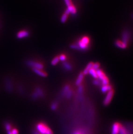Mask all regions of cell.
Here are the masks:
<instances>
[{
	"label": "cell",
	"instance_id": "836d02e7",
	"mask_svg": "<svg viewBox=\"0 0 133 134\" xmlns=\"http://www.w3.org/2000/svg\"><path fill=\"white\" fill-rule=\"evenodd\" d=\"M11 131L12 133L13 134H18V132L17 129H16L15 128L12 129L11 130Z\"/></svg>",
	"mask_w": 133,
	"mask_h": 134
},
{
	"label": "cell",
	"instance_id": "7402d4cb",
	"mask_svg": "<svg viewBox=\"0 0 133 134\" xmlns=\"http://www.w3.org/2000/svg\"><path fill=\"white\" fill-rule=\"evenodd\" d=\"M70 87L69 86L67 85L65 86V87L63 88V95H66L67 92L68 91V90H69L70 89Z\"/></svg>",
	"mask_w": 133,
	"mask_h": 134
},
{
	"label": "cell",
	"instance_id": "ac0fdd59",
	"mask_svg": "<svg viewBox=\"0 0 133 134\" xmlns=\"http://www.w3.org/2000/svg\"><path fill=\"white\" fill-rule=\"evenodd\" d=\"M36 92L38 94L39 96L42 97L44 96V94L43 92V90L40 88H36Z\"/></svg>",
	"mask_w": 133,
	"mask_h": 134
},
{
	"label": "cell",
	"instance_id": "277c9868",
	"mask_svg": "<svg viewBox=\"0 0 133 134\" xmlns=\"http://www.w3.org/2000/svg\"><path fill=\"white\" fill-rule=\"evenodd\" d=\"M121 126L118 123H114L111 128V134H119Z\"/></svg>",
	"mask_w": 133,
	"mask_h": 134
},
{
	"label": "cell",
	"instance_id": "8992f818",
	"mask_svg": "<svg viewBox=\"0 0 133 134\" xmlns=\"http://www.w3.org/2000/svg\"><path fill=\"white\" fill-rule=\"evenodd\" d=\"M130 37V35L127 31H124L122 34V42L127 45V43Z\"/></svg>",
	"mask_w": 133,
	"mask_h": 134
},
{
	"label": "cell",
	"instance_id": "44dd1931",
	"mask_svg": "<svg viewBox=\"0 0 133 134\" xmlns=\"http://www.w3.org/2000/svg\"><path fill=\"white\" fill-rule=\"evenodd\" d=\"M102 85H107L109 84V81L108 80V78L106 77L104 79L101 81Z\"/></svg>",
	"mask_w": 133,
	"mask_h": 134
},
{
	"label": "cell",
	"instance_id": "7c38bea8",
	"mask_svg": "<svg viewBox=\"0 0 133 134\" xmlns=\"http://www.w3.org/2000/svg\"><path fill=\"white\" fill-rule=\"evenodd\" d=\"M83 77H84V75L83 73H80L76 79L75 84L76 86H79L80 85L81 83L82 82L83 79Z\"/></svg>",
	"mask_w": 133,
	"mask_h": 134
},
{
	"label": "cell",
	"instance_id": "603a6c76",
	"mask_svg": "<svg viewBox=\"0 0 133 134\" xmlns=\"http://www.w3.org/2000/svg\"><path fill=\"white\" fill-rule=\"evenodd\" d=\"M99 66H100V65H99V63H93L92 68L93 69H94L96 70L99 69Z\"/></svg>",
	"mask_w": 133,
	"mask_h": 134
},
{
	"label": "cell",
	"instance_id": "cb8c5ba5",
	"mask_svg": "<svg viewBox=\"0 0 133 134\" xmlns=\"http://www.w3.org/2000/svg\"><path fill=\"white\" fill-rule=\"evenodd\" d=\"M5 128H6V130L7 131H11V124L9 123H6L5 125Z\"/></svg>",
	"mask_w": 133,
	"mask_h": 134
},
{
	"label": "cell",
	"instance_id": "5bb4252c",
	"mask_svg": "<svg viewBox=\"0 0 133 134\" xmlns=\"http://www.w3.org/2000/svg\"><path fill=\"white\" fill-rule=\"evenodd\" d=\"M88 73L90 74L92 77L93 78L95 79H97L98 78L97 74L96 73V70L94 69H91L90 70V71L88 72Z\"/></svg>",
	"mask_w": 133,
	"mask_h": 134
},
{
	"label": "cell",
	"instance_id": "9c48e42d",
	"mask_svg": "<svg viewBox=\"0 0 133 134\" xmlns=\"http://www.w3.org/2000/svg\"><path fill=\"white\" fill-rule=\"evenodd\" d=\"M111 90H112V87L109 84L107 85H102L101 88V92H102L104 93H107L108 92L110 91Z\"/></svg>",
	"mask_w": 133,
	"mask_h": 134
},
{
	"label": "cell",
	"instance_id": "e0dca14e",
	"mask_svg": "<svg viewBox=\"0 0 133 134\" xmlns=\"http://www.w3.org/2000/svg\"><path fill=\"white\" fill-rule=\"evenodd\" d=\"M80 41L82 42L83 43H84L85 44H86L87 45H88L89 42H90V39L87 37L86 36H84L82 38V39L80 40Z\"/></svg>",
	"mask_w": 133,
	"mask_h": 134
},
{
	"label": "cell",
	"instance_id": "4fadbf2b",
	"mask_svg": "<svg viewBox=\"0 0 133 134\" xmlns=\"http://www.w3.org/2000/svg\"><path fill=\"white\" fill-rule=\"evenodd\" d=\"M93 63H92V62H90L87 65L86 67L84 70H83V75H86L88 74V72L90 71V69H91L93 67Z\"/></svg>",
	"mask_w": 133,
	"mask_h": 134
},
{
	"label": "cell",
	"instance_id": "74e56055",
	"mask_svg": "<svg viewBox=\"0 0 133 134\" xmlns=\"http://www.w3.org/2000/svg\"><path fill=\"white\" fill-rule=\"evenodd\" d=\"M132 17L133 18V14H132Z\"/></svg>",
	"mask_w": 133,
	"mask_h": 134
},
{
	"label": "cell",
	"instance_id": "d6a6232c",
	"mask_svg": "<svg viewBox=\"0 0 133 134\" xmlns=\"http://www.w3.org/2000/svg\"><path fill=\"white\" fill-rule=\"evenodd\" d=\"M32 98L34 99V100H36V99H37V98L39 97V96L38 95V94L35 92H34L32 94Z\"/></svg>",
	"mask_w": 133,
	"mask_h": 134
},
{
	"label": "cell",
	"instance_id": "4316f807",
	"mask_svg": "<svg viewBox=\"0 0 133 134\" xmlns=\"http://www.w3.org/2000/svg\"><path fill=\"white\" fill-rule=\"evenodd\" d=\"M70 47L71 48L73 49H75V50H80L79 47L78 46V45L76 44H71L70 46Z\"/></svg>",
	"mask_w": 133,
	"mask_h": 134
},
{
	"label": "cell",
	"instance_id": "1f68e13d",
	"mask_svg": "<svg viewBox=\"0 0 133 134\" xmlns=\"http://www.w3.org/2000/svg\"><path fill=\"white\" fill-rule=\"evenodd\" d=\"M93 83L94 85H95L96 86H99V84H100L99 80H97V79H95V80H94L93 81Z\"/></svg>",
	"mask_w": 133,
	"mask_h": 134
},
{
	"label": "cell",
	"instance_id": "3957f363",
	"mask_svg": "<svg viewBox=\"0 0 133 134\" xmlns=\"http://www.w3.org/2000/svg\"><path fill=\"white\" fill-rule=\"evenodd\" d=\"M48 128L43 123H39L36 126L37 131L40 132V134H45Z\"/></svg>",
	"mask_w": 133,
	"mask_h": 134
},
{
	"label": "cell",
	"instance_id": "8d00e7d4",
	"mask_svg": "<svg viewBox=\"0 0 133 134\" xmlns=\"http://www.w3.org/2000/svg\"><path fill=\"white\" fill-rule=\"evenodd\" d=\"M7 134H13L12 133L11 131H7Z\"/></svg>",
	"mask_w": 133,
	"mask_h": 134
},
{
	"label": "cell",
	"instance_id": "2e32d148",
	"mask_svg": "<svg viewBox=\"0 0 133 134\" xmlns=\"http://www.w3.org/2000/svg\"><path fill=\"white\" fill-rule=\"evenodd\" d=\"M63 65L65 69H66L67 70L70 71V70H71V69L72 68V66H71V64H70V63H68V62H64Z\"/></svg>",
	"mask_w": 133,
	"mask_h": 134
},
{
	"label": "cell",
	"instance_id": "52a82bcc",
	"mask_svg": "<svg viewBox=\"0 0 133 134\" xmlns=\"http://www.w3.org/2000/svg\"><path fill=\"white\" fill-rule=\"evenodd\" d=\"M29 36V33L27 31L23 30L19 32L17 34V37L19 39H23L28 37Z\"/></svg>",
	"mask_w": 133,
	"mask_h": 134
},
{
	"label": "cell",
	"instance_id": "5b68a950",
	"mask_svg": "<svg viewBox=\"0 0 133 134\" xmlns=\"http://www.w3.org/2000/svg\"><path fill=\"white\" fill-rule=\"evenodd\" d=\"M76 8L72 4L71 6L68 7V8L65 10V14L68 15V14H76Z\"/></svg>",
	"mask_w": 133,
	"mask_h": 134
},
{
	"label": "cell",
	"instance_id": "d590c367",
	"mask_svg": "<svg viewBox=\"0 0 133 134\" xmlns=\"http://www.w3.org/2000/svg\"><path fill=\"white\" fill-rule=\"evenodd\" d=\"M33 134H40V133L38 131H35L33 132Z\"/></svg>",
	"mask_w": 133,
	"mask_h": 134
},
{
	"label": "cell",
	"instance_id": "83f0119b",
	"mask_svg": "<svg viewBox=\"0 0 133 134\" xmlns=\"http://www.w3.org/2000/svg\"><path fill=\"white\" fill-rule=\"evenodd\" d=\"M51 109H52L53 110H55L57 107V103L55 102L52 103V104L51 105Z\"/></svg>",
	"mask_w": 133,
	"mask_h": 134
},
{
	"label": "cell",
	"instance_id": "4dcf8cb0",
	"mask_svg": "<svg viewBox=\"0 0 133 134\" xmlns=\"http://www.w3.org/2000/svg\"><path fill=\"white\" fill-rule=\"evenodd\" d=\"M78 92L79 94L82 93L83 92V87L82 86H81V85L79 86V87L78 88Z\"/></svg>",
	"mask_w": 133,
	"mask_h": 134
},
{
	"label": "cell",
	"instance_id": "7a4b0ae2",
	"mask_svg": "<svg viewBox=\"0 0 133 134\" xmlns=\"http://www.w3.org/2000/svg\"><path fill=\"white\" fill-rule=\"evenodd\" d=\"M114 91L112 89L106 93V95L103 101V104L105 106H107L110 103L112 99Z\"/></svg>",
	"mask_w": 133,
	"mask_h": 134
},
{
	"label": "cell",
	"instance_id": "484cf974",
	"mask_svg": "<svg viewBox=\"0 0 133 134\" xmlns=\"http://www.w3.org/2000/svg\"><path fill=\"white\" fill-rule=\"evenodd\" d=\"M59 60H61V61H65L66 59V57L64 54H61L59 57Z\"/></svg>",
	"mask_w": 133,
	"mask_h": 134
},
{
	"label": "cell",
	"instance_id": "ba28073f",
	"mask_svg": "<svg viewBox=\"0 0 133 134\" xmlns=\"http://www.w3.org/2000/svg\"><path fill=\"white\" fill-rule=\"evenodd\" d=\"M96 71L97 76H98V78L100 81H102L106 77V76H105L104 73L102 71L101 69H99L96 70Z\"/></svg>",
	"mask_w": 133,
	"mask_h": 134
},
{
	"label": "cell",
	"instance_id": "6da1fadb",
	"mask_svg": "<svg viewBox=\"0 0 133 134\" xmlns=\"http://www.w3.org/2000/svg\"><path fill=\"white\" fill-rule=\"evenodd\" d=\"M26 64L28 66L32 67L33 68L42 69L44 68V66L42 63H37L33 60H28L26 62Z\"/></svg>",
	"mask_w": 133,
	"mask_h": 134
},
{
	"label": "cell",
	"instance_id": "e575fe53",
	"mask_svg": "<svg viewBox=\"0 0 133 134\" xmlns=\"http://www.w3.org/2000/svg\"><path fill=\"white\" fill-rule=\"evenodd\" d=\"M45 134H52V132L50 128H48Z\"/></svg>",
	"mask_w": 133,
	"mask_h": 134
},
{
	"label": "cell",
	"instance_id": "f546056e",
	"mask_svg": "<svg viewBox=\"0 0 133 134\" xmlns=\"http://www.w3.org/2000/svg\"><path fill=\"white\" fill-rule=\"evenodd\" d=\"M65 2L67 7L71 6V5L72 4L71 0H65Z\"/></svg>",
	"mask_w": 133,
	"mask_h": 134
},
{
	"label": "cell",
	"instance_id": "ffe728a7",
	"mask_svg": "<svg viewBox=\"0 0 133 134\" xmlns=\"http://www.w3.org/2000/svg\"><path fill=\"white\" fill-rule=\"evenodd\" d=\"M68 15H67L65 14H63L61 17V23H65L67 20V19H68Z\"/></svg>",
	"mask_w": 133,
	"mask_h": 134
},
{
	"label": "cell",
	"instance_id": "30bf717a",
	"mask_svg": "<svg viewBox=\"0 0 133 134\" xmlns=\"http://www.w3.org/2000/svg\"><path fill=\"white\" fill-rule=\"evenodd\" d=\"M115 44L117 47H119V48L125 49L127 46V45L125 44L121 40H116L115 43Z\"/></svg>",
	"mask_w": 133,
	"mask_h": 134
},
{
	"label": "cell",
	"instance_id": "8fae6325",
	"mask_svg": "<svg viewBox=\"0 0 133 134\" xmlns=\"http://www.w3.org/2000/svg\"><path fill=\"white\" fill-rule=\"evenodd\" d=\"M32 70L34 71V73H35L36 74L38 75L39 76H40V77H46L47 76V74L45 73V72L41 70V69L33 68L32 69Z\"/></svg>",
	"mask_w": 133,
	"mask_h": 134
},
{
	"label": "cell",
	"instance_id": "9a60e30c",
	"mask_svg": "<svg viewBox=\"0 0 133 134\" xmlns=\"http://www.w3.org/2000/svg\"><path fill=\"white\" fill-rule=\"evenodd\" d=\"M78 46L79 47L80 50H86L88 48V45L85 44L84 43H83L80 40L78 42Z\"/></svg>",
	"mask_w": 133,
	"mask_h": 134
},
{
	"label": "cell",
	"instance_id": "d6986e66",
	"mask_svg": "<svg viewBox=\"0 0 133 134\" xmlns=\"http://www.w3.org/2000/svg\"><path fill=\"white\" fill-rule=\"evenodd\" d=\"M59 61V59L58 57H54L53 60L51 61V64L53 66H55L57 64L58 62Z\"/></svg>",
	"mask_w": 133,
	"mask_h": 134
},
{
	"label": "cell",
	"instance_id": "f1b7e54d",
	"mask_svg": "<svg viewBox=\"0 0 133 134\" xmlns=\"http://www.w3.org/2000/svg\"><path fill=\"white\" fill-rule=\"evenodd\" d=\"M66 95L68 98H70L72 95V91L71 90H68V91L67 92Z\"/></svg>",
	"mask_w": 133,
	"mask_h": 134
},
{
	"label": "cell",
	"instance_id": "d4e9b609",
	"mask_svg": "<svg viewBox=\"0 0 133 134\" xmlns=\"http://www.w3.org/2000/svg\"><path fill=\"white\" fill-rule=\"evenodd\" d=\"M119 134H127V131H126L125 129V128H123V127H122V126H121Z\"/></svg>",
	"mask_w": 133,
	"mask_h": 134
}]
</instances>
